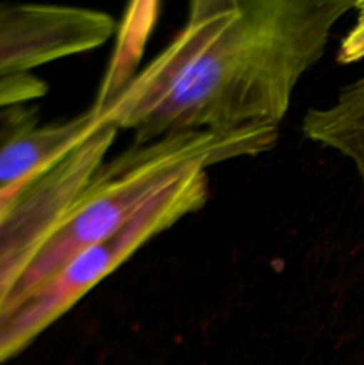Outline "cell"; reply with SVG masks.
<instances>
[{
  "instance_id": "obj_1",
  "label": "cell",
  "mask_w": 364,
  "mask_h": 365,
  "mask_svg": "<svg viewBox=\"0 0 364 365\" xmlns=\"http://www.w3.org/2000/svg\"><path fill=\"white\" fill-rule=\"evenodd\" d=\"M353 0H193L170 45L111 95L100 118L134 143L177 132L277 127Z\"/></svg>"
},
{
  "instance_id": "obj_2",
  "label": "cell",
  "mask_w": 364,
  "mask_h": 365,
  "mask_svg": "<svg viewBox=\"0 0 364 365\" xmlns=\"http://www.w3.org/2000/svg\"><path fill=\"white\" fill-rule=\"evenodd\" d=\"M277 141V127H245L231 132H177L132 143L93 171L7 302L52 277L79 252L120 230L181 178L225 160L270 152Z\"/></svg>"
},
{
  "instance_id": "obj_3",
  "label": "cell",
  "mask_w": 364,
  "mask_h": 365,
  "mask_svg": "<svg viewBox=\"0 0 364 365\" xmlns=\"http://www.w3.org/2000/svg\"><path fill=\"white\" fill-rule=\"evenodd\" d=\"M207 200V171L181 178L150 200L120 230L79 252L52 277L7 302L0 309V365L24 351L150 239L202 210Z\"/></svg>"
},
{
  "instance_id": "obj_4",
  "label": "cell",
  "mask_w": 364,
  "mask_h": 365,
  "mask_svg": "<svg viewBox=\"0 0 364 365\" xmlns=\"http://www.w3.org/2000/svg\"><path fill=\"white\" fill-rule=\"evenodd\" d=\"M116 134L114 125H100L77 148L43 170L0 217V309L82 185L106 160Z\"/></svg>"
},
{
  "instance_id": "obj_5",
  "label": "cell",
  "mask_w": 364,
  "mask_h": 365,
  "mask_svg": "<svg viewBox=\"0 0 364 365\" xmlns=\"http://www.w3.org/2000/svg\"><path fill=\"white\" fill-rule=\"evenodd\" d=\"M116 21L106 11L57 4H0V81L98 48Z\"/></svg>"
},
{
  "instance_id": "obj_6",
  "label": "cell",
  "mask_w": 364,
  "mask_h": 365,
  "mask_svg": "<svg viewBox=\"0 0 364 365\" xmlns=\"http://www.w3.org/2000/svg\"><path fill=\"white\" fill-rule=\"evenodd\" d=\"M100 109L43 127L24 128L0 145V191L39 173L84 143L102 125Z\"/></svg>"
},
{
  "instance_id": "obj_7",
  "label": "cell",
  "mask_w": 364,
  "mask_h": 365,
  "mask_svg": "<svg viewBox=\"0 0 364 365\" xmlns=\"http://www.w3.org/2000/svg\"><path fill=\"white\" fill-rule=\"evenodd\" d=\"M302 134L350 160L364 184V75L345 86L328 106L310 107Z\"/></svg>"
},
{
  "instance_id": "obj_8",
  "label": "cell",
  "mask_w": 364,
  "mask_h": 365,
  "mask_svg": "<svg viewBox=\"0 0 364 365\" xmlns=\"http://www.w3.org/2000/svg\"><path fill=\"white\" fill-rule=\"evenodd\" d=\"M49 93V84L38 75H18L0 81V109L39 100Z\"/></svg>"
},
{
  "instance_id": "obj_9",
  "label": "cell",
  "mask_w": 364,
  "mask_h": 365,
  "mask_svg": "<svg viewBox=\"0 0 364 365\" xmlns=\"http://www.w3.org/2000/svg\"><path fill=\"white\" fill-rule=\"evenodd\" d=\"M355 11V24L339 45L338 57H335L339 64H353L364 59V0L357 2Z\"/></svg>"
},
{
  "instance_id": "obj_10",
  "label": "cell",
  "mask_w": 364,
  "mask_h": 365,
  "mask_svg": "<svg viewBox=\"0 0 364 365\" xmlns=\"http://www.w3.org/2000/svg\"><path fill=\"white\" fill-rule=\"evenodd\" d=\"M50 166H52V164H50ZM45 170H46V168H45ZM39 173H41V171H39ZM39 173L32 175V177L25 178V180L18 182V184H14V185H11V187H7V189H4V191H0V217H2L4 214L7 212V209H9V207L13 205L14 200H16L18 196L21 195V191H24V189L27 187V185L31 184V182L34 180V178L38 177Z\"/></svg>"
}]
</instances>
